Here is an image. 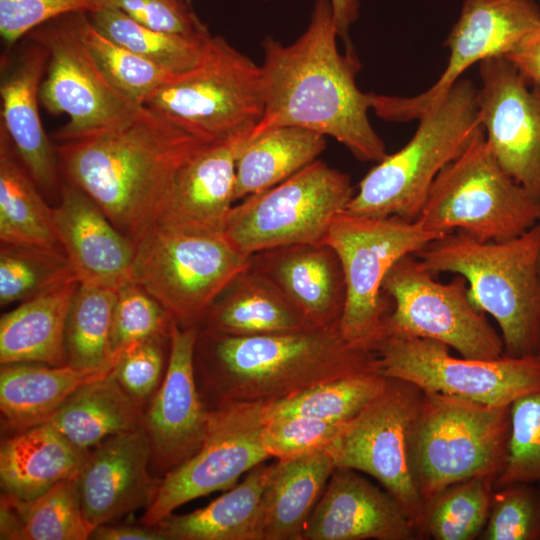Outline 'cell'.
Instances as JSON below:
<instances>
[{"label": "cell", "mask_w": 540, "mask_h": 540, "mask_svg": "<svg viewBox=\"0 0 540 540\" xmlns=\"http://www.w3.org/2000/svg\"><path fill=\"white\" fill-rule=\"evenodd\" d=\"M107 0H0V35L13 45L40 25L60 16L90 13L106 7Z\"/></svg>", "instance_id": "cell-47"}, {"label": "cell", "mask_w": 540, "mask_h": 540, "mask_svg": "<svg viewBox=\"0 0 540 540\" xmlns=\"http://www.w3.org/2000/svg\"><path fill=\"white\" fill-rule=\"evenodd\" d=\"M373 349L385 377L409 382L426 393L508 406L540 389L538 354L493 360L457 358L441 342L385 331Z\"/></svg>", "instance_id": "cell-13"}, {"label": "cell", "mask_w": 540, "mask_h": 540, "mask_svg": "<svg viewBox=\"0 0 540 540\" xmlns=\"http://www.w3.org/2000/svg\"><path fill=\"white\" fill-rule=\"evenodd\" d=\"M344 423L305 416H283L264 422L262 443L269 457L285 461L325 449Z\"/></svg>", "instance_id": "cell-45"}, {"label": "cell", "mask_w": 540, "mask_h": 540, "mask_svg": "<svg viewBox=\"0 0 540 540\" xmlns=\"http://www.w3.org/2000/svg\"><path fill=\"white\" fill-rule=\"evenodd\" d=\"M334 470L326 448L272 463L260 501L259 540H302Z\"/></svg>", "instance_id": "cell-28"}, {"label": "cell", "mask_w": 540, "mask_h": 540, "mask_svg": "<svg viewBox=\"0 0 540 540\" xmlns=\"http://www.w3.org/2000/svg\"><path fill=\"white\" fill-rule=\"evenodd\" d=\"M265 462L207 506L172 513L155 527L164 540H259L260 501L272 469Z\"/></svg>", "instance_id": "cell-31"}, {"label": "cell", "mask_w": 540, "mask_h": 540, "mask_svg": "<svg viewBox=\"0 0 540 540\" xmlns=\"http://www.w3.org/2000/svg\"><path fill=\"white\" fill-rule=\"evenodd\" d=\"M88 16L105 36L172 75L185 72L198 62L210 35L209 31L198 35L157 31L114 7L98 9Z\"/></svg>", "instance_id": "cell-38"}, {"label": "cell", "mask_w": 540, "mask_h": 540, "mask_svg": "<svg viewBox=\"0 0 540 540\" xmlns=\"http://www.w3.org/2000/svg\"><path fill=\"white\" fill-rule=\"evenodd\" d=\"M224 231L153 225L136 243L132 280L142 285L179 325L198 326L222 289L250 266Z\"/></svg>", "instance_id": "cell-8"}, {"label": "cell", "mask_w": 540, "mask_h": 540, "mask_svg": "<svg viewBox=\"0 0 540 540\" xmlns=\"http://www.w3.org/2000/svg\"><path fill=\"white\" fill-rule=\"evenodd\" d=\"M422 400L423 391L417 386L388 378L383 391L345 422L326 447L335 468L378 481L401 504L416 530L424 507L415 457Z\"/></svg>", "instance_id": "cell-11"}, {"label": "cell", "mask_w": 540, "mask_h": 540, "mask_svg": "<svg viewBox=\"0 0 540 540\" xmlns=\"http://www.w3.org/2000/svg\"><path fill=\"white\" fill-rule=\"evenodd\" d=\"M354 194L347 174L316 159L233 206L224 233L248 255L289 244L323 243L333 220Z\"/></svg>", "instance_id": "cell-12"}, {"label": "cell", "mask_w": 540, "mask_h": 540, "mask_svg": "<svg viewBox=\"0 0 540 540\" xmlns=\"http://www.w3.org/2000/svg\"><path fill=\"white\" fill-rule=\"evenodd\" d=\"M494 483L490 478H470L426 500L417 527L419 538L479 539L489 516Z\"/></svg>", "instance_id": "cell-37"}, {"label": "cell", "mask_w": 540, "mask_h": 540, "mask_svg": "<svg viewBox=\"0 0 540 540\" xmlns=\"http://www.w3.org/2000/svg\"><path fill=\"white\" fill-rule=\"evenodd\" d=\"M78 280L62 248L1 243L0 304L7 306Z\"/></svg>", "instance_id": "cell-40"}, {"label": "cell", "mask_w": 540, "mask_h": 540, "mask_svg": "<svg viewBox=\"0 0 540 540\" xmlns=\"http://www.w3.org/2000/svg\"><path fill=\"white\" fill-rule=\"evenodd\" d=\"M115 298V288L79 283L66 321L68 365L91 370L114 367L117 357L111 351L110 332Z\"/></svg>", "instance_id": "cell-36"}, {"label": "cell", "mask_w": 540, "mask_h": 540, "mask_svg": "<svg viewBox=\"0 0 540 540\" xmlns=\"http://www.w3.org/2000/svg\"><path fill=\"white\" fill-rule=\"evenodd\" d=\"M325 148L324 135L297 126L276 127L245 141L236 160L234 201L283 182Z\"/></svg>", "instance_id": "cell-33"}, {"label": "cell", "mask_w": 540, "mask_h": 540, "mask_svg": "<svg viewBox=\"0 0 540 540\" xmlns=\"http://www.w3.org/2000/svg\"><path fill=\"white\" fill-rule=\"evenodd\" d=\"M53 212L59 242L79 283L117 289L132 279L136 244L83 191L64 181Z\"/></svg>", "instance_id": "cell-23"}, {"label": "cell", "mask_w": 540, "mask_h": 540, "mask_svg": "<svg viewBox=\"0 0 540 540\" xmlns=\"http://www.w3.org/2000/svg\"><path fill=\"white\" fill-rule=\"evenodd\" d=\"M170 337L134 344L119 355L113 373L125 392L144 410L160 386L169 355Z\"/></svg>", "instance_id": "cell-46"}, {"label": "cell", "mask_w": 540, "mask_h": 540, "mask_svg": "<svg viewBox=\"0 0 540 540\" xmlns=\"http://www.w3.org/2000/svg\"><path fill=\"white\" fill-rule=\"evenodd\" d=\"M186 1L190 3L191 0H186ZM266 1H268V0H266Z\"/></svg>", "instance_id": "cell-52"}, {"label": "cell", "mask_w": 540, "mask_h": 540, "mask_svg": "<svg viewBox=\"0 0 540 540\" xmlns=\"http://www.w3.org/2000/svg\"><path fill=\"white\" fill-rule=\"evenodd\" d=\"M510 432V405L423 392L415 457L424 503L463 480L495 482L506 462Z\"/></svg>", "instance_id": "cell-9"}, {"label": "cell", "mask_w": 540, "mask_h": 540, "mask_svg": "<svg viewBox=\"0 0 540 540\" xmlns=\"http://www.w3.org/2000/svg\"><path fill=\"white\" fill-rule=\"evenodd\" d=\"M81 13L50 20L27 35L49 53L40 103L51 114L69 116L55 135L59 142L110 127L140 107L118 91L98 66L81 34Z\"/></svg>", "instance_id": "cell-15"}, {"label": "cell", "mask_w": 540, "mask_h": 540, "mask_svg": "<svg viewBox=\"0 0 540 540\" xmlns=\"http://www.w3.org/2000/svg\"><path fill=\"white\" fill-rule=\"evenodd\" d=\"M106 7L123 11L148 28L182 35L208 31L186 0H107Z\"/></svg>", "instance_id": "cell-48"}, {"label": "cell", "mask_w": 540, "mask_h": 540, "mask_svg": "<svg viewBox=\"0 0 540 540\" xmlns=\"http://www.w3.org/2000/svg\"><path fill=\"white\" fill-rule=\"evenodd\" d=\"M338 38L329 0H316L293 43L264 39V112L247 140L297 126L334 138L362 161L378 163L388 155L368 117L371 93L356 84L359 61L353 50L339 51Z\"/></svg>", "instance_id": "cell-1"}, {"label": "cell", "mask_w": 540, "mask_h": 540, "mask_svg": "<svg viewBox=\"0 0 540 540\" xmlns=\"http://www.w3.org/2000/svg\"><path fill=\"white\" fill-rule=\"evenodd\" d=\"M415 256L434 274L447 272L466 279L473 306L496 320L504 355L540 352V222L504 241L447 233Z\"/></svg>", "instance_id": "cell-4"}, {"label": "cell", "mask_w": 540, "mask_h": 540, "mask_svg": "<svg viewBox=\"0 0 540 540\" xmlns=\"http://www.w3.org/2000/svg\"><path fill=\"white\" fill-rule=\"evenodd\" d=\"M93 540H164L155 526L133 524H103L95 527L90 535Z\"/></svg>", "instance_id": "cell-50"}, {"label": "cell", "mask_w": 540, "mask_h": 540, "mask_svg": "<svg viewBox=\"0 0 540 540\" xmlns=\"http://www.w3.org/2000/svg\"><path fill=\"white\" fill-rule=\"evenodd\" d=\"M80 29L84 42L104 75L135 104L143 106L174 76L105 36L93 25L86 12L81 13Z\"/></svg>", "instance_id": "cell-41"}, {"label": "cell", "mask_w": 540, "mask_h": 540, "mask_svg": "<svg viewBox=\"0 0 540 540\" xmlns=\"http://www.w3.org/2000/svg\"><path fill=\"white\" fill-rule=\"evenodd\" d=\"M196 326L173 322L163 380L143 410V427L151 447L150 471L161 479L201 447L209 412L197 389Z\"/></svg>", "instance_id": "cell-19"}, {"label": "cell", "mask_w": 540, "mask_h": 540, "mask_svg": "<svg viewBox=\"0 0 540 540\" xmlns=\"http://www.w3.org/2000/svg\"><path fill=\"white\" fill-rule=\"evenodd\" d=\"M415 255L398 260L382 291L393 302L383 331L441 342L461 357L493 360L504 355L501 335L468 297V284L457 275L441 283Z\"/></svg>", "instance_id": "cell-14"}, {"label": "cell", "mask_w": 540, "mask_h": 540, "mask_svg": "<svg viewBox=\"0 0 540 540\" xmlns=\"http://www.w3.org/2000/svg\"><path fill=\"white\" fill-rule=\"evenodd\" d=\"M89 450L73 444L49 422L14 433L0 447L2 494L31 499L76 478Z\"/></svg>", "instance_id": "cell-27"}, {"label": "cell", "mask_w": 540, "mask_h": 540, "mask_svg": "<svg viewBox=\"0 0 540 540\" xmlns=\"http://www.w3.org/2000/svg\"><path fill=\"white\" fill-rule=\"evenodd\" d=\"M197 327L229 336H254L315 326L250 263L217 295Z\"/></svg>", "instance_id": "cell-26"}, {"label": "cell", "mask_w": 540, "mask_h": 540, "mask_svg": "<svg viewBox=\"0 0 540 540\" xmlns=\"http://www.w3.org/2000/svg\"><path fill=\"white\" fill-rule=\"evenodd\" d=\"M79 286L72 280L21 302L0 319V362L66 365L65 329L72 298Z\"/></svg>", "instance_id": "cell-30"}, {"label": "cell", "mask_w": 540, "mask_h": 540, "mask_svg": "<svg viewBox=\"0 0 540 540\" xmlns=\"http://www.w3.org/2000/svg\"><path fill=\"white\" fill-rule=\"evenodd\" d=\"M144 106L205 144L247 140L264 112L261 66L210 34L198 62Z\"/></svg>", "instance_id": "cell-6"}, {"label": "cell", "mask_w": 540, "mask_h": 540, "mask_svg": "<svg viewBox=\"0 0 540 540\" xmlns=\"http://www.w3.org/2000/svg\"><path fill=\"white\" fill-rule=\"evenodd\" d=\"M382 374H365L328 381L294 396L264 403L263 422L283 416H305L345 423L356 416L386 387Z\"/></svg>", "instance_id": "cell-39"}, {"label": "cell", "mask_w": 540, "mask_h": 540, "mask_svg": "<svg viewBox=\"0 0 540 540\" xmlns=\"http://www.w3.org/2000/svg\"><path fill=\"white\" fill-rule=\"evenodd\" d=\"M0 241L62 248L53 207L48 205L1 125Z\"/></svg>", "instance_id": "cell-34"}, {"label": "cell", "mask_w": 540, "mask_h": 540, "mask_svg": "<svg viewBox=\"0 0 540 540\" xmlns=\"http://www.w3.org/2000/svg\"><path fill=\"white\" fill-rule=\"evenodd\" d=\"M47 422L76 446L91 449L110 436L143 426V409L112 369L76 390Z\"/></svg>", "instance_id": "cell-32"}, {"label": "cell", "mask_w": 540, "mask_h": 540, "mask_svg": "<svg viewBox=\"0 0 540 540\" xmlns=\"http://www.w3.org/2000/svg\"><path fill=\"white\" fill-rule=\"evenodd\" d=\"M92 530L81 509L76 478L31 499L1 495V540H87Z\"/></svg>", "instance_id": "cell-35"}, {"label": "cell", "mask_w": 540, "mask_h": 540, "mask_svg": "<svg viewBox=\"0 0 540 540\" xmlns=\"http://www.w3.org/2000/svg\"><path fill=\"white\" fill-rule=\"evenodd\" d=\"M418 120L408 143L378 162L360 181L345 212L416 220L441 170L484 132L477 88L471 80L460 78Z\"/></svg>", "instance_id": "cell-5"}, {"label": "cell", "mask_w": 540, "mask_h": 540, "mask_svg": "<svg viewBox=\"0 0 540 540\" xmlns=\"http://www.w3.org/2000/svg\"><path fill=\"white\" fill-rule=\"evenodd\" d=\"M480 540H540V485L496 488Z\"/></svg>", "instance_id": "cell-44"}, {"label": "cell", "mask_w": 540, "mask_h": 540, "mask_svg": "<svg viewBox=\"0 0 540 540\" xmlns=\"http://www.w3.org/2000/svg\"><path fill=\"white\" fill-rule=\"evenodd\" d=\"M510 414L508 454L494 488L515 483L540 485V389L513 401Z\"/></svg>", "instance_id": "cell-43"}, {"label": "cell", "mask_w": 540, "mask_h": 540, "mask_svg": "<svg viewBox=\"0 0 540 540\" xmlns=\"http://www.w3.org/2000/svg\"><path fill=\"white\" fill-rule=\"evenodd\" d=\"M418 540L401 504L360 472L335 468L302 540Z\"/></svg>", "instance_id": "cell-22"}, {"label": "cell", "mask_w": 540, "mask_h": 540, "mask_svg": "<svg viewBox=\"0 0 540 540\" xmlns=\"http://www.w3.org/2000/svg\"><path fill=\"white\" fill-rule=\"evenodd\" d=\"M332 13L340 39L345 42L347 50L349 45V30L359 17V0H329Z\"/></svg>", "instance_id": "cell-51"}, {"label": "cell", "mask_w": 540, "mask_h": 540, "mask_svg": "<svg viewBox=\"0 0 540 540\" xmlns=\"http://www.w3.org/2000/svg\"><path fill=\"white\" fill-rule=\"evenodd\" d=\"M251 266L270 280L314 326L340 324L346 285L341 261L326 243H297L251 255Z\"/></svg>", "instance_id": "cell-24"}, {"label": "cell", "mask_w": 540, "mask_h": 540, "mask_svg": "<svg viewBox=\"0 0 540 540\" xmlns=\"http://www.w3.org/2000/svg\"><path fill=\"white\" fill-rule=\"evenodd\" d=\"M174 319L169 311L134 280L116 289L110 346L115 357L126 348L153 338H169Z\"/></svg>", "instance_id": "cell-42"}, {"label": "cell", "mask_w": 540, "mask_h": 540, "mask_svg": "<svg viewBox=\"0 0 540 540\" xmlns=\"http://www.w3.org/2000/svg\"><path fill=\"white\" fill-rule=\"evenodd\" d=\"M245 141L207 144L188 159L179 169L153 225L224 231L235 202L236 160Z\"/></svg>", "instance_id": "cell-25"}, {"label": "cell", "mask_w": 540, "mask_h": 540, "mask_svg": "<svg viewBox=\"0 0 540 540\" xmlns=\"http://www.w3.org/2000/svg\"><path fill=\"white\" fill-rule=\"evenodd\" d=\"M417 220L377 218L342 212L333 220L324 243L337 253L344 272L346 299L340 320L344 338L374 350L391 311L382 282L391 267L443 236Z\"/></svg>", "instance_id": "cell-10"}, {"label": "cell", "mask_w": 540, "mask_h": 540, "mask_svg": "<svg viewBox=\"0 0 540 540\" xmlns=\"http://www.w3.org/2000/svg\"><path fill=\"white\" fill-rule=\"evenodd\" d=\"M263 404L227 401L210 409L201 447L159 479L139 523L155 526L187 502L227 491L243 474L270 458L262 443Z\"/></svg>", "instance_id": "cell-16"}, {"label": "cell", "mask_w": 540, "mask_h": 540, "mask_svg": "<svg viewBox=\"0 0 540 540\" xmlns=\"http://www.w3.org/2000/svg\"><path fill=\"white\" fill-rule=\"evenodd\" d=\"M21 50L1 59V123L20 160L45 196L58 202L63 182L55 146L48 138L38 101L49 53L30 40Z\"/></svg>", "instance_id": "cell-21"}, {"label": "cell", "mask_w": 540, "mask_h": 540, "mask_svg": "<svg viewBox=\"0 0 540 540\" xmlns=\"http://www.w3.org/2000/svg\"><path fill=\"white\" fill-rule=\"evenodd\" d=\"M205 145L143 105L110 127L55 148L65 182L136 244L153 225L179 169Z\"/></svg>", "instance_id": "cell-2"}, {"label": "cell", "mask_w": 540, "mask_h": 540, "mask_svg": "<svg viewBox=\"0 0 540 540\" xmlns=\"http://www.w3.org/2000/svg\"><path fill=\"white\" fill-rule=\"evenodd\" d=\"M150 458L143 426L110 436L89 450L76 484L92 529L147 507L159 481L150 471Z\"/></svg>", "instance_id": "cell-20"}, {"label": "cell", "mask_w": 540, "mask_h": 540, "mask_svg": "<svg viewBox=\"0 0 540 540\" xmlns=\"http://www.w3.org/2000/svg\"><path fill=\"white\" fill-rule=\"evenodd\" d=\"M112 368L78 369L68 364L1 365L0 410L2 430L17 433L47 422L80 387L108 374Z\"/></svg>", "instance_id": "cell-29"}, {"label": "cell", "mask_w": 540, "mask_h": 540, "mask_svg": "<svg viewBox=\"0 0 540 540\" xmlns=\"http://www.w3.org/2000/svg\"><path fill=\"white\" fill-rule=\"evenodd\" d=\"M531 86L540 89V22L506 55Z\"/></svg>", "instance_id": "cell-49"}, {"label": "cell", "mask_w": 540, "mask_h": 540, "mask_svg": "<svg viewBox=\"0 0 540 540\" xmlns=\"http://www.w3.org/2000/svg\"><path fill=\"white\" fill-rule=\"evenodd\" d=\"M540 22L534 0H463L444 46L449 58L438 80L412 97L371 93V109L393 122L418 119L442 98L473 64L504 56Z\"/></svg>", "instance_id": "cell-17"}, {"label": "cell", "mask_w": 540, "mask_h": 540, "mask_svg": "<svg viewBox=\"0 0 540 540\" xmlns=\"http://www.w3.org/2000/svg\"><path fill=\"white\" fill-rule=\"evenodd\" d=\"M416 220L440 234L504 241L540 222V201L500 166L483 132L441 170Z\"/></svg>", "instance_id": "cell-7"}, {"label": "cell", "mask_w": 540, "mask_h": 540, "mask_svg": "<svg viewBox=\"0 0 540 540\" xmlns=\"http://www.w3.org/2000/svg\"><path fill=\"white\" fill-rule=\"evenodd\" d=\"M478 112L500 166L540 201V89L504 56L482 60Z\"/></svg>", "instance_id": "cell-18"}, {"label": "cell", "mask_w": 540, "mask_h": 540, "mask_svg": "<svg viewBox=\"0 0 540 540\" xmlns=\"http://www.w3.org/2000/svg\"><path fill=\"white\" fill-rule=\"evenodd\" d=\"M195 370L216 404L271 403L328 381L382 374L375 351L347 341L339 324L254 336L198 329Z\"/></svg>", "instance_id": "cell-3"}]
</instances>
